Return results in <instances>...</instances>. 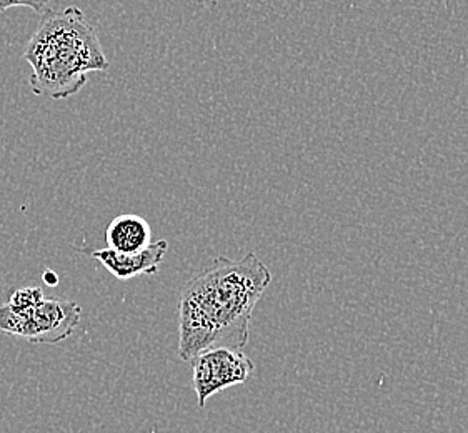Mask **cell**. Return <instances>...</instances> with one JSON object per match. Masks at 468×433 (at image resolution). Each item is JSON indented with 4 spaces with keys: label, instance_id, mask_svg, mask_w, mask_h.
I'll return each mask as SVG.
<instances>
[{
    "label": "cell",
    "instance_id": "1",
    "mask_svg": "<svg viewBox=\"0 0 468 433\" xmlns=\"http://www.w3.org/2000/svg\"><path fill=\"white\" fill-rule=\"evenodd\" d=\"M271 282L269 267L255 254L242 260L217 257L180 293V358L192 362L200 352L217 347L244 349L253 309Z\"/></svg>",
    "mask_w": 468,
    "mask_h": 433
},
{
    "label": "cell",
    "instance_id": "2",
    "mask_svg": "<svg viewBox=\"0 0 468 433\" xmlns=\"http://www.w3.org/2000/svg\"><path fill=\"white\" fill-rule=\"evenodd\" d=\"M30 89L36 95L64 100L82 90L90 72H105L109 60L95 28L75 5L48 10L26 46Z\"/></svg>",
    "mask_w": 468,
    "mask_h": 433
},
{
    "label": "cell",
    "instance_id": "3",
    "mask_svg": "<svg viewBox=\"0 0 468 433\" xmlns=\"http://www.w3.org/2000/svg\"><path fill=\"white\" fill-rule=\"evenodd\" d=\"M82 309L75 301L44 299L28 311L0 307V332L32 343H58L69 339L80 323Z\"/></svg>",
    "mask_w": 468,
    "mask_h": 433
},
{
    "label": "cell",
    "instance_id": "4",
    "mask_svg": "<svg viewBox=\"0 0 468 433\" xmlns=\"http://www.w3.org/2000/svg\"><path fill=\"white\" fill-rule=\"evenodd\" d=\"M253 368L252 360L242 350L217 347L200 352L192 360V380L198 407H206L207 400L220 390L245 384Z\"/></svg>",
    "mask_w": 468,
    "mask_h": 433
},
{
    "label": "cell",
    "instance_id": "5",
    "mask_svg": "<svg viewBox=\"0 0 468 433\" xmlns=\"http://www.w3.org/2000/svg\"><path fill=\"white\" fill-rule=\"evenodd\" d=\"M169 250L167 240H157L133 254L115 252L112 248H99L90 252V257L112 273L119 280H129L139 275H155L159 272L160 264Z\"/></svg>",
    "mask_w": 468,
    "mask_h": 433
},
{
    "label": "cell",
    "instance_id": "6",
    "mask_svg": "<svg viewBox=\"0 0 468 433\" xmlns=\"http://www.w3.org/2000/svg\"><path fill=\"white\" fill-rule=\"evenodd\" d=\"M107 248L122 254H133L152 244V228L145 218L133 214L115 216L105 230Z\"/></svg>",
    "mask_w": 468,
    "mask_h": 433
},
{
    "label": "cell",
    "instance_id": "7",
    "mask_svg": "<svg viewBox=\"0 0 468 433\" xmlns=\"http://www.w3.org/2000/svg\"><path fill=\"white\" fill-rule=\"evenodd\" d=\"M44 292L38 287H22L10 295L9 305L14 311H28L44 301Z\"/></svg>",
    "mask_w": 468,
    "mask_h": 433
},
{
    "label": "cell",
    "instance_id": "8",
    "mask_svg": "<svg viewBox=\"0 0 468 433\" xmlns=\"http://www.w3.org/2000/svg\"><path fill=\"white\" fill-rule=\"evenodd\" d=\"M48 4H50V0H0V14H4L5 10L12 9V7H28L37 14L46 16L50 10Z\"/></svg>",
    "mask_w": 468,
    "mask_h": 433
},
{
    "label": "cell",
    "instance_id": "9",
    "mask_svg": "<svg viewBox=\"0 0 468 433\" xmlns=\"http://www.w3.org/2000/svg\"><path fill=\"white\" fill-rule=\"evenodd\" d=\"M44 282L50 283V285H56V283L58 282V279L54 275V272L46 270V273H44Z\"/></svg>",
    "mask_w": 468,
    "mask_h": 433
}]
</instances>
